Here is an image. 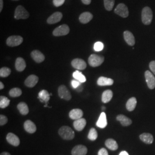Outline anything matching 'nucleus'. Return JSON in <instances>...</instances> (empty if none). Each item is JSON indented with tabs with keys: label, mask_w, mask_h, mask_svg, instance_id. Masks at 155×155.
<instances>
[{
	"label": "nucleus",
	"mask_w": 155,
	"mask_h": 155,
	"mask_svg": "<svg viewBox=\"0 0 155 155\" xmlns=\"http://www.w3.org/2000/svg\"><path fill=\"white\" fill-rule=\"evenodd\" d=\"M29 17V13L25 8L21 5L17 6L15 12V18L16 20L27 19Z\"/></svg>",
	"instance_id": "20e7f679"
},
{
	"label": "nucleus",
	"mask_w": 155,
	"mask_h": 155,
	"mask_svg": "<svg viewBox=\"0 0 155 155\" xmlns=\"http://www.w3.org/2000/svg\"><path fill=\"white\" fill-rule=\"evenodd\" d=\"M65 2V0H53V4L56 7L62 5Z\"/></svg>",
	"instance_id": "58836bf2"
},
{
	"label": "nucleus",
	"mask_w": 155,
	"mask_h": 155,
	"mask_svg": "<svg viewBox=\"0 0 155 155\" xmlns=\"http://www.w3.org/2000/svg\"><path fill=\"white\" fill-rule=\"evenodd\" d=\"M87 153V148L82 145L75 146L71 151L72 155H86Z\"/></svg>",
	"instance_id": "f8f14e48"
},
{
	"label": "nucleus",
	"mask_w": 155,
	"mask_h": 155,
	"mask_svg": "<svg viewBox=\"0 0 155 155\" xmlns=\"http://www.w3.org/2000/svg\"><path fill=\"white\" fill-rule=\"evenodd\" d=\"M4 6V2L3 0H0V12H1Z\"/></svg>",
	"instance_id": "a18cd8bd"
},
{
	"label": "nucleus",
	"mask_w": 155,
	"mask_h": 155,
	"mask_svg": "<svg viewBox=\"0 0 155 155\" xmlns=\"http://www.w3.org/2000/svg\"><path fill=\"white\" fill-rule=\"evenodd\" d=\"M82 3H83V4L89 5V4H91V0H82Z\"/></svg>",
	"instance_id": "37998d69"
},
{
	"label": "nucleus",
	"mask_w": 155,
	"mask_h": 155,
	"mask_svg": "<svg viewBox=\"0 0 155 155\" xmlns=\"http://www.w3.org/2000/svg\"><path fill=\"white\" fill-rule=\"evenodd\" d=\"M98 155H109L105 148H101L98 152Z\"/></svg>",
	"instance_id": "79ce46f5"
},
{
	"label": "nucleus",
	"mask_w": 155,
	"mask_h": 155,
	"mask_svg": "<svg viewBox=\"0 0 155 155\" xmlns=\"http://www.w3.org/2000/svg\"><path fill=\"white\" fill-rule=\"evenodd\" d=\"M9 95L12 97H18L21 96V95L22 94V91L21 90L17 87H15L13 89H11L9 91Z\"/></svg>",
	"instance_id": "473e14b6"
},
{
	"label": "nucleus",
	"mask_w": 155,
	"mask_h": 155,
	"mask_svg": "<svg viewBox=\"0 0 155 155\" xmlns=\"http://www.w3.org/2000/svg\"><path fill=\"white\" fill-rule=\"evenodd\" d=\"M39 81V78L35 75H31L25 81V84L28 87H33Z\"/></svg>",
	"instance_id": "4468645a"
},
{
	"label": "nucleus",
	"mask_w": 155,
	"mask_h": 155,
	"mask_svg": "<svg viewBox=\"0 0 155 155\" xmlns=\"http://www.w3.org/2000/svg\"><path fill=\"white\" fill-rule=\"evenodd\" d=\"M83 86H82V84H81V85H79V86L76 89V90H77V91L78 92H81V91L83 90Z\"/></svg>",
	"instance_id": "c03bdc74"
},
{
	"label": "nucleus",
	"mask_w": 155,
	"mask_h": 155,
	"mask_svg": "<svg viewBox=\"0 0 155 155\" xmlns=\"http://www.w3.org/2000/svg\"><path fill=\"white\" fill-rule=\"evenodd\" d=\"M31 56L33 61L38 63H40L45 60V56L42 52H41L39 50H34L31 54Z\"/></svg>",
	"instance_id": "ddd939ff"
},
{
	"label": "nucleus",
	"mask_w": 155,
	"mask_h": 155,
	"mask_svg": "<svg viewBox=\"0 0 155 155\" xmlns=\"http://www.w3.org/2000/svg\"><path fill=\"white\" fill-rule=\"evenodd\" d=\"M81 82H79V81H78L77 80H75V79H74L71 81V85L74 89H77L79 85L81 84Z\"/></svg>",
	"instance_id": "ea45409f"
},
{
	"label": "nucleus",
	"mask_w": 155,
	"mask_h": 155,
	"mask_svg": "<svg viewBox=\"0 0 155 155\" xmlns=\"http://www.w3.org/2000/svg\"><path fill=\"white\" fill-rule=\"evenodd\" d=\"M119 155H129V154L127 153V152H126V151H122L121 152H120Z\"/></svg>",
	"instance_id": "49530a36"
},
{
	"label": "nucleus",
	"mask_w": 155,
	"mask_h": 155,
	"mask_svg": "<svg viewBox=\"0 0 155 155\" xmlns=\"http://www.w3.org/2000/svg\"><path fill=\"white\" fill-rule=\"evenodd\" d=\"M8 122V118L4 115L0 116V125L3 126Z\"/></svg>",
	"instance_id": "4c0bfd02"
},
{
	"label": "nucleus",
	"mask_w": 155,
	"mask_h": 155,
	"mask_svg": "<svg viewBox=\"0 0 155 155\" xmlns=\"http://www.w3.org/2000/svg\"><path fill=\"white\" fill-rule=\"evenodd\" d=\"M104 2L106 9L108 11H111L114 5L115 0H104Z\"/></svg>",
	"instance_id": "72a5a7b5"
},
{
	"label": "nucleus",
	"mask_w": 155,
	"mask_h": 155,
	"mask_svg": "<svg viewBox=\"0 0 155 155\" xmlns=\"http://www.w3.org/2000/svg\"><path fill=\"white\" fill-rule=\"evenodd\" d=\"M150 68L151 71L155 75V61L150 62Z\"/></svg>",
	"instance_id": "a19ab883"
},
{
	"label": "nucleus",
	"mask_w": 155,
	"mask_h": 155,
	"mask_svg": "<svg viewBox=\"0 0 155 155\" xmlns=\"http://www.w3.org/2000/svg\"><path fill=\"white\" fill-rule=\"evenodd\" d=\"M105 145L107 148L111 150H116L118 149V144L116 141L112 139H109L106 140L105 141Z\"/></svg>",
	"instance_id": "c85d7f7f"
},
{
	"label": "nucleus",
	"mask_w": 155,
	"mask_h": 155,
	"mask_svg": "<svg viewBox=\"0 0 155 155\" xmlns=\"http://www.w3.org/2000/svg\"><path fill=\"white\" fill-rule=\"evenodd\" d=\"M4 88V84L2 82H0V89L1 90H2V89H3Z\"/></svg>",
	"instance_id": "de8ad7c7"
},
{
	"label": "nucleus",
	"mask_w": 155,
	"mask_h": 155,
	"mask_svg": "<svg viewBox=\"0 0 155 155\" xmlns=\"http://www.w3.org/2000/svg\"><path fill=\"white\" fill-rule=\"evenodd\" d=\"M70 32V28L67 24H63L55 28L53 31V35L55 36H61L68 35Z\"/></svg>",
	"instance_id": "423d86ee"
},
{
	"label": "nucleus",
	"mask_w": 155,
	"mask_h": 155,
	"mask_svg": "<svg viewBox=\"0 0 155 155\" xmlns=\"http://www.w3.org/2000/svg\"><path fill=\"white\" fill-rule=\"evenodd\" d=\"M124 38L127 45L133 46L135 44V38L133 33L129 31H125L124 32Z\"/></svg>",
	"instance_id": "dca6fc26"
},
{
	"label": "nucleus",
	"mask_w": 155,
	"mask_h": 155,
	"mask_svg": "<svg viewBox=\"0 0 155 155\" xmlns=\"http://www.w3.org/2000/svg\"><path fill=\"white\" fill-rule=\"evenodd\" d=\"M105 58L102 56L98 55L96 54H91L89 56L88 62L90 66L96 67L101 66L104 61Z\"/></svg>",
	"instance_id": "7ed1b4c3"
},
{
	"label": "nucleus",
	"mask_w": 155,
	"mask_h": 155,
	"mask_svg": "<svg viewBox=\"0 0 155 155\" xmlns=\"http://www.w3.org/2000/svg\"><path fill=\"white\" fill-rule=\"evenodd\" d=\"M93 18V15L89 12H85L82 13L79 17L80 22L82 24H87Z\"/></svg>",
	"instance_id": "f3484780"
},
{
	"label": "nucleus",
	"mask_w": 155,
	"mask_h": 155,
	"mask_svg": "<svg viewBox=\"0 0 155 155\" xmlns=\"http://www.w3.org/2000/svg\"><path fill=\"white\" fill-rule=\"evenodd\" d=\"M98 137V133L95 128H91L89 131L88 139L91 141H95Z\"/></svg>",
	"instance_id": "c9c22d12"
},
{
	"label": "nucleus",
	"mask_w": 155,
	"mask_h": 155,
	"mask_svg": "<svg viewBox=\"0 0 155 155\" xmlns=\"http://www.w3.org/2000/svg\"><path fill=\"white\" fill-rule=\"evenodd\" d=\"M105 107H102V110H105Z\"/></svg>",
	"instance_id": "8fccbe9b"
},
{
	"label": "nucleus",
	"mask_w": 155,
	"mask_h": 155,
	"mask_svg": "<svg viewBox=\"0 0 155 155\" xmlns=\"http://www.w3.org/2000/svg\"><path fill=\"white\" fill-rule=\"evenodd\" d=\"M13 1H18V0H13Z\"/></svg>",
	"instance_id": "3c124183"
},
{
	"label": "nucleus",
	"mask_w": 155,
	"mask_h": 155,
	"mask_svg": "<svg viewBox=\"0 0 155 155\" xmlns=\"http://www.w3.org/2000/svg\"><path fill=\"white\" fill-rule=\"evenodd\" d=\"M17 109L22 115H27L29 113V108L27 104L25 102H20L17 105Z\"/></svg>",
	"instance_id": "c756f323"
},
{
	"label": "nucleus",
	"mask_w": 155,
	"mask_h": 155,
	"mask_svg": "<svg viewBox=\"0 0 155 155\" xmlns=\"http://www.w3.org/2000/svg\"><path fill=\"white\" fill-rule=\"evenodd\" d=\"M153 12L151 9L148 6H146L143 8L141 13L142 22L145 25H150L152 21Z\"/></svg>",
	"instance_id": "f03ea898"
},
{
	"label": "nucleus",
	"mask_w": 155,
	"mask_h": 155,
	"mask_svg": "<svg viewBox=\"0 0 155 155\" xmlns=\"http://www.w3.org/2000/svg\"><path fill=\"white\" fill-rule=\"evenodd\" d=\"M6 140L9 144H11L12 145L15 147L18 146L20 143L19 138L16 135L12 133H9L7 134Z\"/></svg>",
	"instance_id": "2eb2a0df"
},
{
	"label": "nucleus",
	"mask_w": 155,
	"mask_h": 155,
	"mask_svg": "<svg viewBox=\"0 0 155 155\" xmlns=\"http://www.w3.org/2000/svg\"><path fill=\"white\" fill-rule=\"evenodd\" d=\"M10 104V100L5 96L0 97V107L4 109L8 107Z\"/></svg>",
	"instance_id": "2f4dec72"
},
{
	"label": "nucleus",
	"mask_w": 155,
	"mask_h": 155,
	"mask_svg": "<svg viewBox=\"0 0 155 155\" xmlns=\"http://www.w3.org/2000/svg\"><path fill=\"white\" fill-rule=\"evenodd\" d=\"M72 76L75 80H77L78 81H79L81 83H84L86 81V78L85 77V76L83 75L82 72L78 70L75 71L73 73Z\"/></svg>",
	"instance_id": "7c9ffc66"
},
{
	"label": "nucleus",
	"mask_w": 155,
	"mask_h": 155,
	"mask_svg": "<svg viewBox=\"0 0 155 155\" xmlns=\"http://www.w3.org/2000/svg\"><path fill=\"white\" fill-rule=\"evenodd\" d=\"M71 65L74 68L79 70H83L87 67V64L85 61L79 58L73 59L71 61Z\"/></svg>",
	"instance_id": "9d476101"
},
{
	"label": "nucleus",
	"mask_w": 155,
	"mask_h": 155,
	"mask_svg": "<svg viewBox=\"0 0 155 155\" xmlns=\"http://www.w3.org/2000/svg\"><path fill=\"white\" fill-rule=\"evenodd\" d=\"M63 17V15L60 12H56L51 15L47 19V22L49 24H56L57 22H59Z\"/></svg>",
	"instance_id": "9b49d317"
},
{
	"label": "nucleus",
	"mask_w": 155,
	"mask_h": 155,
	"mask_svg": "<svg viewBox=\"0 0 155 155\" xmlns=\"http://www.w3.org/2000/svg\"><path fill=\"white\" fill-rule=\"evenodd\" d=\"M114 83V81L109 78L101 77L98 78L97 81V84L100 86H111Z\"/></svg>",
	"instance_id": "b1692460"
},
{
	"label": "nucleus",
	"mask_w": 155,
	"mask_h": 155,
	"mask_svg": "<svg viewBox=\"0 0 155 155\" xmlns=\"http://www.w3.org/2000/svg\"><path fill=\"white\" fill-rule=\"evenodd\" d=\"M11 73V70L6 67H2L0 69V76L1 77L5 78L8 77Z\"/></svg>",
	"instance_id": "f704fd0d"
},
{
	"label": "nucleus",
	"mask_w": 155,
	"mask_h": 155,
	"mask_svg": "<svg viewBox=\"0 0 155 155\" xmlns=\"http://www.w3.org/2000/svg\"><path fill=\"white\" fill-rule=\"evenodd\" d=\"M107 125V119H106V116L105 113L102 112L101 113L100 117L98 118V120L97 121L96 125L100 128H105Z\"/></svg>",
	"instance_id": "393cba45"
},
{
	"label": "nucleus",
	"mask_w": 155,
	"mask_h": 155,
	"mask_svg": "<svg viewBox=\"0 0 155 155\" xmlns=\"http://www.w3.org/2000/svg\"><path fill=\"white\" fill-rule=\"evenodd\" d=\"M24 129L28 133L32 134L36 131V127L35 124L31 120H27L24 122Z\"/></svg>",
	"instance_id": "412c9836"
},
{
	"label": "nucleus",
	"mask_w": 155,
	"mask_h": 155,
	"mask_svg": "<svg viewBox=\"0 0 155 155\" xmlns=\"http://www.w3.org/2000/svg\"><path fill=\"white\" fill-rule=\"evenodd\" d=\"M117 120L120 121L121 124L124 127H127L132 124V120L127 116L123 115V114H120L118 115L116 117Z\"/></svg>",
	"instance_id": "5701e85b"
},
{
	"label": "nucleus",
	"mask_w": 155,
	"mask_h": 155,
	"mask_svg": "<svg viewBox=\"0 0 155 155\" xmlns=\"http://www.w3.org/2000/svg\"><path fill=\"white\" fill-rule=\"evenodd\" d=\"M86 120L83 118L75 120L73 123L74 127L78 131L83 130V129L86 127Z\"/></svg>",
	"instance_id": "aec40b11"
},
{
	"label": "nucleus",
	"mask_w": 155,
	"mask_h": 155,
	"mask_svg": "<svg viewBox=\"0 0 155 155\" xmlns=\"http://www.w3.org/2000/svg\"><path fill=\"white\" fill-rule=\"evenodd\" d=\"M145 77L148 87L150 89H155V77L154 75L150 71H146L145 72Z\"/></svg>",
	"instance_id": "1a4fd4ad"
},
{
	"label": "nucleus",
	"mask_w": 155,
	"mask_h": 155,
	"mask_svg": "<svg viewBox=\"0 0 155 155\" xmlns=\"http://www.w3.org/2000/svg\"><path fill=\"white\" fill-rule=\"evenodd\" d=\"M113 92L110 90H107L102 93V101L104 103H107L110 101L113 97Z\"/></svg>",
	"instance_id": "cd10ccee"
},
{
	"label": "nucleus",
	"mask_w": 155,
	"mask_h": 155,
	"mask_svg": "<svg viewBox=\"0 0 155 155\" xmlns=\"http://www.w3.org/2000/svg\"><path fill=\"white\" fill-rule=\"evenodd\" d=\"M38 98L41 102H45V107H47V103L50 99V94L47 90H43L39 92Z\"/></svg>",
	"instance_id": "6ab92c4d"
},
{
	"label": "nucleus",
	"mask_w": 155,
	"mask_h": 155,
	"mask_svg": "<svg viewBox=\"0 0 155 155\" xmlns=\"http://www.w3.org/2000/svg\"><path fill=\"white\" fill-rule=\"evenodd\" d=\"M58 94L61 99L69 101L71 99V94L64 85H61L58 88Z\"/></svg>",
	"instance_id": "6e6552de"
},
{
	"label": "nucleus",
	"mask_w": 155,
	"mask_h": 155,
	"mask_svg": "<svg viewBox=\"0 0 155 155\" xmlns=\"http://www.w3.org/2000/svg\"><path fill=\"white\" fill-rule=\"evenodd\" d=\"M15 67L17 71L20 72L23 71L26 67V63L24 59L21 57L17 58L15 62Z\"/></svg>",
	"instance_id": "4be33fe9"
},
{
	"label": "nucleus",
	"mask_w": 155,
	"mask_h": 155,
	"mask_svg": "<svg viewBox=\"0 0 155 155\" xmlns=\"http://www.w3.org/2000/svg\"><path fill=\"white\" fill-rule=\"evenodd\" d=\"M140 140L145 144H151L153 141V137L150 133H144L140 136Z\"/></svg>",
	"instance_id": "a878e982"
},
{
	"label": "nucleus",
	"mask_w": 155,
	"mask_h": 155,
	"mask_svg": "<svg viewBox=\"0 0 155 155\" xmlns=\"http://www.w3.org/2000/svg\"><path fill=\"white\" fill-rule=\"evenodd\" d=\"M83 115V111L79 109H72L69 113V117H70V118L74 120L82 118Z\"/></svg>",
	"instance_id": "a211bd4d"
},
{
	"label": "nucleus",
	"mask_w": 155,
	"mask_h": 155,
	"mask_svg": "<svg viewBox=\"0 0 155 155\" xmlns=\"http://www.w3.org/2000/svg\"><path fill=\"white\" fill-rule=\"evenodd\" d=\"M114 13L123 18H127L129 16V11L127 6L124 4H119L114 9Z\"/></svg>",
	"instance_id": "0eeeda50"
},
{
	"label": "nucleus",
	"mask_w": 155,
	"mask_h": 155,
	"mask_svg": "<svg viewBox=\"0 0 155 155\" xmlns=\"http://www.w3.org/2000/svg\"><path fill=\"white\" fill-rule=\"evenodd\" d=\"M104 45L101 41H97L94 44V49L97 52L101 51L104 49Z\"/></svg>",
	"instance_id": "e433bc0d"
},
{
	"label": "nucleus",
	"mask_w": 155,
	"mask_h": 155,
	"mask_svg": "<svg viewBox=\"0 0 155 155\" xmlns=\"http://www.w3.org/2000/svg\"><path fill=\"white\" fill-rule=\"evenodd\" d=\"M0 155H11V154L8 152H2L1 153Z\"/></svg>",
	"instance_id": "09e8293b"
},
{
	"label": "nucleus",
	"mask_w": 155,
	"mask_h": 155,
	"mask_svg": "<svg viewBox=\"0 0 155 155\" xmlns=\"http://www.w3.org/2000/svg\"><path fill=\"white\" fill-rule=\"evenodd\" d=\"M61 138L66 140H71L74 138L75 133L72 129L68 126L61 127L58 131Z\"/></svg>",
	"instance_id": "f257e3e1"
},
{
	"label": "nucleus",
	"mask_w": 155,
	"mask_h": 155,
	"mask_svg": "<svg viewBox=\"0 0 155 155\" xmlns=\"http://www.w3.org/2000/svg\"><path fill=\"white\" fill-rule=\"evenodd\" d=\"M137 105V100L135 97H132L129 99L126 104V107L129 111L134 110Z\"/></svg>",
	"instance_id": "bb28decb"
},
{
	"label": "nucleus",
	"mask_w": 155,
	"mask_h": 155,
	"mask_svg": "<svg viewBox=\"0 0 155 155\" xmlns=\"http://www.w3.org/2000/svg\"><path fill=\"white\" fill-rule=\"evenodd\" d=\"M23 41V38L20 36L13 35L9 36L6 40V45L9 47H16L21 45Z\"/></svg>",
	"instance_id": "39448f33"
}]
</instances>
